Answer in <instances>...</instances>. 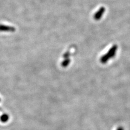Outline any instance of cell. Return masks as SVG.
Here are the masks:
<instances>
[{
    "instance_id": "cell-2",
    "label": "cell",
    "mask_w": 130,
    "mask_h": 130,
    "mask_svg": "<svg viewBox=\"0 0 130 130\" xmlns=\"http://www.w3.org/2000/svg\"><path fill=\"white\" fill-rule=\"evenodd\" d=\"M105 11V7H101L99 8V9L98 10L95 14L94 15V19L95 20H96V21H98V20H100L102 16L104 14Z\"/></svg>"
},
{
    "instance_id": "cell-3",
    "label": "cell",
    "mask_w": 130,
    "mask_h": 130,
    "mask_svg": "<svg viewBox=\"0 0 130 130\" xmlns=\"http://www.w3.org/2000/svg\"><path fill=\"white\" fill-rule=\"evenodd\" d=\"M15 28L14 27L8 26L4 24H0V31L5 32H14Z\"/></svg>"
},
{
    "instance_id": "cell-1",
    "label": "cell",
    "mask_w": 130,
    "mask_h": 130,
    "mask_svg": "<svg viewBox=\"0 0 130 130\" xmlns=\"http://www.w3.org/2000/svg\"><path fill=\"white\" fill-rule=\"evenodd\" d=\"M117 49H118V46L117 45L113 46L106 54H105L104 55H103L102 57H101L100 59L101 62L103 63H106L109 59L113 58L116 54Z\"/></svg>"
},
{
    "instance_id": "cell-4",
    "label": "cell",
    "mask_w": 130,
    "mask_h": 130,
    "mask_svg": "<svg viewBox=\"0 0 130 130\" xmlns=\"http://www.w3.org/2000/svg\"><path fill=\"white\" fill-rule=\"evenodd\" d=\"M117 130H124V128H123V127H118L117 128Z\"/></svg>"
}]
</instances>
